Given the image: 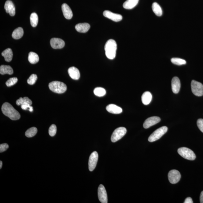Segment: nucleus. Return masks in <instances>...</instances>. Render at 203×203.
I'll list each match as a JSON object with an SVG mask.
<instances>
[{
  "label": "nucleus",
  "mask_w": 203,
  "mask_h": 203,
  "mask_svg": "<svg viewBox=\"0 0 203 203\" xmlns=\"http://www.w3.org/2000/svg\"><path fill=\"white\" fill-rule=\"evenodd\" d=\"M2 111L5 116L13 121L18 120L21 118V115L8 102H5L2 106Z\"/></svg>",
  "instance_id": "obj_1"
},
{
  "label": "nucleus",
  "mask_w": 203,
  "mask_h": 203,
  "mask_svg": "<svg viewBox=\"0 0 203 203\" xmlns=\"http://www.w3.org/2000/svg\"><path fill=\"white\" fill-rule=\"evenodd\" d=\"M117 48V43L114 40L110 39L108 40L105 46L106 57L109 59H114L116 57Z\"/></svg>",
  "instance_id": "obj_2"
},
{
  "label": "nucleus",
  "mask_w": 203,
  "mask_h": 203,
  "mask_svg": "<svg viewBox=\"0 0 203 203\" xmlns=\"http://www.w3.org/2000/svg\"><path fill=\"white\" fill-rule=\"evenodd\" d=\"M49 87L51 91L56 94H62L64 93L67 87L64 83L58 81H54L49 83Z\"/></svg>",
  "instance_id": "obj_3"
},
{
  "label": "nucleus",
  "mask_w": 203,
  "mask_h": 203,
  "mask_svg": "<svg viewBox=\"0 0 203 203\" xmlns=\"http://www.w3.org/2000/svg\"><path fill=\"white\" fill-rule=\"evenodd\" d=\"M178 153L185 159L189 160H194L196 159L195 154L191 150L187 147L180 148L178 150Z\"/></svg>",
  "instance_id": "obj_4"
},
{
  "label": "nucleus",
  "mask_w": 203,
  "mask_h": 203,
  "mask_svg": "<svg viewBox=\"0 0 203 203\" xmlns=\"http://www.w3.org/2000/svg\"><path fill=\"white\" fill-rule=\"evenodd\" d=\"M168 128L166 126H162L156 129L148 138L149 142H154L158 140L167 132Z\"/></svg>",
  "instance_id": "obj_5"
},
{
  "label": "nucleus",
  "mask_w": 203,
  "mask_h": 203,
  "mask_svg": "<svg viewBox=\"0 0 203 203\" xmlns=\"http://www.w3.org/2000/svg\"><path fill=\"white\" fill-rule=\"evenodd\" d=\"M127 130L126 128L121 127L117 128L114 131L111 137V140L112 142H116L119 140L125 135Z\"/></svg>",
  "instance_id": "obj_6"
},
{
  "label": "nucleus",
  "mask_w": 203,
  "mask_h": 203,
  "mask_svg": "<svg viewBox=\"0 0 203 203\" xmlns=\"http://www.w3.org/2000/svg\"><path fill=\"white\" fill-rule=\"evenodd\" d=\"M191 91L195 96H201L203 95V85L202 83L195 80L191 82Z\"/></svg>",
  "instance_id": "obj_7"
},
{
  "label": "nucleus",
  "mask_w": 203,
  "mask_h": 203,
  "mask_svg": "<svg viewBox=\"0 0 203 203\" xmlns=\"http://www.w3.org/2000/svg\"><path fill=\"white\" fill-rule=\"evenodd\" d=\"M168 176L169 182L172 184L177 183L180 180L181 178L180 173L176 170H172L170 171Z\"/></svg>",
  "instance_id": "obj_8"
},
{
  "label": "nucleus",
  "mask_w": 203,
  "mask_h": 203,
  "mask_svg": "<svg viewBox=\"0 0 203 203\" xmlns=\"http://www.w3.org/2000/svg\"><path fill=\"white\" fill-rule=\"evenodd\" d=\"M98 196L99 200L102 203H107V193L105 188L102 184L99 186L98 189Z\"/></svg>",
  "instance_id": "obj_9"
},
{
  "label": "nucleus",
  "mask_w": 203,
  "mask_h": 203,
  "mask_svg": "<svg viewBox=\"0 0 203 203\" xmlns=\"http://www.w3.org/2000/svg\"><path fill=\"white\" fill-rule=\"evenodd\" d=\"M98 159V154L96 151L91 153L89 161V168L90 171H93L96 167Z\"/></svg>",
  "instance_id": "obj_10"
},
{
  "label": "nucleus",
  "mask_w": 203,
  "mask_h": 203,
  "mask_svg": "<svg viewBox=\"0 0 203 203\" xmlns=\"http://www.w3.org/2000/svg\"><path fill=\"white\" fill-rule=\"evenodd\" d=\"M103 15L115 22L120 21L123 19L122 16L121 15L113 13L109 10L105 11L103 12Z\"/></svg>",
  "instance_id": "obj_11"
},
{
  "label": "nucleus",
  "mask_w": 203,
  "mask_h": 203,
  "mask_svg": "<svg viewBox=\"0 0 203 203\" xmlns=\"http://www.w3.org/2000/svg\"><path fill=\"white\" fill-rule=\"evenodd\" d=\"M161 119L157 116H154L148 118L145 121L144 124V127L145 129H147L153 125H155L160 122Z\"/></svg>",
  "instance_id": "obj_12"
},
{
  "label": "nucleus",
  "mask_w": 203,
  "mask_h": 203,
  "mask_svg": "<svg viewBox=\"0 0 203 203\" xmlns=\"http://www.w3.org/2000/svg\"><path fill=\"white\" fill-rule=\"evenodd\" d=\"M52 48L54 49H62L65 46V42L63 40L59 38H54L51 40Z\"/></svg>",
  "instance_id": "obj_13"
},
{
  "label": "nucleus",
  "mask_w": 203,
  "mask_h": 203,
  "mask_svg": "<svg viewBox=\"0 0 203 203\" xmlns=\"http://www.w3.org/2000/svg\"><path fill=\"white\" fill-rule=\"evenodd\" d=\"M4 8L6 13H9L11 16H14L15 15V7L12 1L10 0L6 1L5 3Z\"/></svg>",
  "instance_id": "obj_14"
},
{
  "label": "nucleus",
  "mask_w": 203,
  "mask_h": 203,
  "mask_svg": "<svg viewBox=\"0 0 203 203\" xmlns=\"http://www.w3.org/2000/svg\"><path fill=\"white\" fill-rule=\"evenodd\" d=\"M63 15L67 19H71L73 17V13L69 6L66 4H63L61 6Z\"/></svg>",
  "instance_id": "obj_15"
},
{
  "label": "nucleus",
  "mask_w": 203,
  "mask_h": 203,
  "mask_svg": "<svg viewBox=\"0 0 203 203\" xmlns=\"http://www.w3.org/2000/svg\"><path fill=\"white\" fill-rule=\"evenodd\" d=\"M181 88V82L179 78L174 77L172 81V89L173 93L177 94L179 93Z\"/></svg>",
  "instance_id": "obj_16"
},
{
  "label": "nucleus",
  "mask_w": 203,
  "mask_h": 203,
  "mask_svg": "<svg viewBox=\"0 0 203 203\" xmlns=\"http://www.w3.org/2000/svg\"><path fill=\"white\" fill-rule=\"evenodd\" d=\"M106 109L108 112L114 114H121L123 111L121 108L113 104L109 105L106 106Z\"/></svg>",
  "instance_id": "obj_17"
},
{
  "label": "nucleus",
  "mask_w": 203,
  "mask_h": 203,
  "mask_svg": "<svg viewBox=\"0 0 203 203\" xmlns=\"http://www.w3.org/2000/svg\"><path fill=\"white\" fill-rule=\"evenodd\" d=\"M68 72L70 76L73 79L78 80L80 77L79 70L75 67H70L68 69Z\"/></svg>",
  "instance_id": "obj_18"
},
{
  "label": "nucleus",
  "mask_w": 203,
  "mask_h": 203,
  "mask_svg": "<svg viewBox=\"0 0 203 203\" xmlns=\"http://www.w3.org/2000/svg\"><path fill=\"white\" fill-rule=\"evenodd\" d=\"M90 26L88 23H80L75 26L76 31L81 33H86L89 30Z\"/></svg>",
  "instance_id": "obj_19"
},
{
  "label": "nucleus",
  "mask_w": 203,
  "mask_h": 203,
  "mask_svg": "<svg viewBox=\"0 0 203 203\" xmlns=\"http://www.w3.org/2000/svg\"><path fill=\"white\" fill-rule=\"evenodd\" d=\"M152 99V95L149 91H146L141 96V101L144 105H147L150 103Z\"/></svg>",
  "instance_id": "obj_20"
},
{
  "label": "nucleus",
  "mask_w": 203,
  "mask_h": 203,
  "mask_svg": "<svg viewBox=\"0 0 203 203\" xmlns=\"http://www.w3.org/2000/svg\"><path fill=\"white\" fill-rule=\"evenodd\" d=\"M139 0H127L123 4V7L126 9L131 10L135 7Z\"/></svg>",
  "instance_id": "obj_21"
},
{
  "label": "nucleus",
  "mask_w": 203,
  "mask_h": 203,
  "mask_svg": "<svg viewBox=\"0 0 203 203\" xmlns=\"http://www.w3.org/2000/svg\"><path fill=\"white\" fill-rule=\"evenodd\" d=\"M2 56H4L5 60L6 62H10L12 60L13 57V53L10 48L5 50L2 53Z\"/></svg>",
  "instance_id": "obj_22"
},
{
  "label": "nucleus",
  "mask_w": 203,
  "mask_h": 203,
  "mask_svg": "<svg viewBox=\"0 0 203 203\" xmlns=\"http://www.w3.org/2000/svg\"><path fill=\"white\" fill-rule=\"evenodd\" d=\"M13 69L10 66L2 65L0 67V74L4 75L6 74L11 75L13 74Z\"/></svg>",
  "instance_id": "obj_23"
},
{
  "label": "nucleus",
  "mask_w": 203,
  "mask_h": 203,
  "mask_svg": "<svg viewBox=\"0 0 203 203\" xmlns=\"http://www.w3.org/2000/svg\"><path fill=\"white\" fill-rule=\"evenodd\" d=\"M24 30L21 27L16 28L13 31L12 34V36L14 39H21L24 35Z\"/></svg>",
  "instance_id": "obj_24"
},
{
  "label": "nucleus",
  "mask_w": 203,
  "mask_h": 203,
  "mask_svg": "<svg viewBox=\"0 0 203 203\" xmlns=\"http://www.w3.org/2000/svg\"><path fill=\"white\" fill-rule=\"evenodd\" d=\"M28 59L31 64H36L39 62V56L36 53L31 52L29 53V55H28Z\"/></svg>",
  "instance_id": "obj_25"
},
{
  "label": "nucleus",
  "mask_w": 203,
  "mask_h": 203,
  "mask_svg": "<svg viewBox=\"0 0 203 203\" xmlns=\"http://www.w3.org/2000/svg\"><path fill=\"white\" fill-rule=\"evenodd\" d=\"M152 9L155 14L158 16H161L163 14V11L161 6L159 5L156 2L153 3L152 5Z\"/></svg>",
  "instance_id": "obj_26"
},
{
  "label": "nucleus",
  "mask_w": 203,
  "mask_h": 203,
  "mask_svg": "<svg viewBox=\"0 0 203 203\" xmlns=\"http://www.w3.org/2000/svg\"><path fill=\"white\" fill-rule=\"evenodd\" d=\"M16 104L18 106L24 104H29L31 105L32 104V101L27 97L20 98L19 99L17 100Z\"/></svg>",
  "instance_id": "obj_27"
},
{
  "label": "nucleus",
  "mask_w": 203,
  "mask_h": 203,
  "mask_svg": "<svg viewBox=\"0 0 203 203\" xmlns=\"http://www.w3.org/2000/svg\"><path fill=\"white\" fill-rule=\"evenodd\" d=\"M30 20L31 25L33 27H35L38 24L39 18L37 14L35 13H32L30 17Z\"/></svg>",
  "instance_id": "obj_28"
},
{
  "label": "nucleus",
  "mask_w": 203,
  "mask_h": 203,
  "mask_svg": "<svg viewBox=\"0 0 203 203\" xmlns=\"http://www.w3.org/2000/svg\"><path fill=\"white\" fill-rule=\"evenodd\" d=\"M37 132V129L36 128L33 127L30 128L26 131L25 136L27 137L30 138L34 137Z\"/></svg>",
  "instance_id": "obj_29"
},
{
  "label": "nucleus",
  "mask_w": 203,
  "mask_h": 203,
  "mask_svg": "<svg viewBox=\"0 0 203 203\" xmlns=\"http://www.w3.org/2000/svg\"><path fill=\"white\" fill-rule=\"evenodd\" d=\"M94 93L96 96L98 97H102L105 95L106 93L105 90L102 87H96L94 90Z\"/></svg>",
  "instance_id": "obj_30"
},
{
  "label": "nucleus",
  "mask_w": 203,
  "mask_h": 203,
  "mask_svg": "<svg viewBox=\"0 0 203 203\" xmlns=\"http://www.w3.org/2000/svg\"><path fill=\"white\" fill-rule=\"evenodd\" d=\"M171 62L173 64L181 66L186 64V61L185 60L178 58H173L171 59Z\"/></svg>",
  "instance_id": "obj_31"
},
{
  "label": "nucleus",
  "mask_w": 203,
  "mask_h": 203,
  "mask_svg": "<svg viewBox=\"0 0 203 203\" xmlns=\"http://www.w3.org/2000/svg\"><path fill=\"white\" fill-rule=\"evenodd\" d=\"M37 78V76L36 75L34 74L31 75L27 80V83L28 84L32 85L36 83Z\"/></svg>",
  "instance_id": "obj_32"
},
{
  "label": "nucleus",
  "mask_w": 203,
  "mask_h": 203,
  "mask_svg": "<svg viewBox=\"0 0 203 203\" xmlns=\"http://www.w3.org/2000/svg\"><path fill=\"white\" fill-rule=\"evenodd\" d=\"M18 79L16 77L10 78L6 82V86H11L15 84L17 82Z\"/></svg>",
  "instance_id": "obj_33"
},
{
  "label": "nucleus",
  "mask_w": 203,
  "mask_h": 203,
  "mask_svg": "<svg viewBox=\"0 0 203 203\" xmlns=\"http://www.w3.org/2000/svg\"><path fill=\"white\" fill-rule=\"evenodd\" d=\"M56 126L55 124H53L49 128V135L51 137H54L56 132Z\"/></svg>",
  "instance_id": "obj_34"
},
{
  "label": "nucleus",
  "mask_w": 203,
  "mask_h": 203,
  "mask_svg": "<svg viewBox=\"0 0 203 203\" xmlns=\"http://www.w3.org/2000/svg\"><path fill=\"white\" fill-rule=\"evenodd\" d=\"M21 107L22 109L25 110L28 109L30 112H32L33 111V106H31L29 104L21 105Z\"/></svg>",
  "instance_id": "obj_35"
},
{
  "label": "nucleus",
  "mask_w": 203,
  "mask_h": 203,
  "mask_svg": "<svg viewBox=\"0 0 203 203\" xmlns=\"http://www.w3.org/2000/svg\"><path fill=\"white\" fill-rule=\"evenodd\" d=\"M197 124L199 129L203 133V119H200L198 120Z\"/></svg>",
  "instance_id": "obj_36"
},
{
  "label": "nucleus",
  "mask_w": 203,
  "mask_h": 203,
  "mask_svg": "<svg viewBox=\"0 0 203 203\" xmlns=\"http://www.w3.org/2000/svg\"><path fill=\"white\" fill-rule=\"evenodd\" d=\"M9 146L7 144H4L0 145V152L2 153L4 152L7 150Z\"/></svg>",
  "instance_id": "obj_37"
},
{
  "label": "nucleus",
  "mask_w": 203,
  "mask_h": 203,
  "mask_svg": "<svg viewBox=\"0 0 203 203\" xmlns=\"http://www.w3.org/2000/svg\"><path fill=\"white\" fill-rule=\"evenodd\" d=\"M184 203H193V200L190 197H187L185 200Z\"/></svg>",
  "instance_id": "obj_38"
},
{
  "label": "nucleus",
  "mask_w": 203,
  "mask_h": 203,
  "mask_svg": "<svg viewBox=\"0 0 203 203\" xmlns=\"http://www.w3.org/2000/svg\"><path fill=\"white\" fill-rule=\"evenodd\" d=\"M200 201L201 203H203V191L201 192L200 197Z\"/></svg>",
  "instance_id": "obj_39"
},
{
  "label": "nucleus",
  "mask_w": 203,
  "mask_h": 203,
  "mask_svg": "<svg viewBox=\"0 0 203 203\" xmlns=\"http://www.w3.org/2000/svg\"><path fill=\"white\" fill-rule=\"evenodd\" d=\"M2 161H0V169H1L2 167Z\"/></svg>",
  "instance_id": "obj_40"
}]
</instances>
